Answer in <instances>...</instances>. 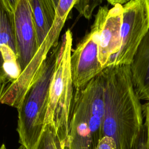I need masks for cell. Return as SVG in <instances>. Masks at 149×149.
<instances>
[{"instance_id":"6da1fadb","label":"cell","mask_w":149,"mask_h":149,"mask_svg":"<svg viewBox=\"0 0 149 149\" xmlns=\"http://www.w3.org/2000/svg\"><path fill=\"white\" fill-rule=\"evenodd\" d=\"M102 72V136L112 137L118 149H134L143 131L144 118L143 105L132 83L130 65H110Z\"/></svg>"},{"instance_id":"7a4b0ae2","label":"cell","mask_w":149,"mask_h":149,"mask_svg":"<svg viewBox=\"0 0 149 149\" xmlns=\"http://www.w3.org/2000/svg\"><path fill=\"white\" fill-rule=\"evenodd\" d=\"M104 81L102 70L74 89L65 149H95L102 137Z\"/></svg>"},{"instance_id":"3957f363","label":"cell","mask_w":149,"mask_h":149,"mask_svg":"<svg viewBox=\"0 0 149 149\" xmlns=\"http://www.w3.org/2000/svg\"><path fill=\"white\" fill-rule=\"evenodd\" d=\"M61 41L52 48L27 91L18 112L19 142L24 149H36L45 126L50 85Z\"/></svg>"},{"instance_id":"277c9868","label":"cell","mask_w":149,"mask_h":149,"mask_svg":"<svg viewBox=\"0 0 149 149\" xmlns=\"http://www.w3.org/2000/svg\"><path fill=\"white\" fill-rule=\"evenodd\" d=\"M73 36L68 29L61 41L55 69L52 76L45 125L52 123L62 143L68 136L69 124L74 88L71 77L70 59Z\"/></svg>"},{"instance_id":"5b68a950","label":"cell","mask_w":149,"mask_h":149,"mask_svg":"<svg viewBox=\"0 0 149 149\" xmlns=\"http://www.w3.org/2000/svg\"><path fill=\"white\" fill-rule=\"evenodd\" d=\"M149 30V10L146 0H131L123 5L121 47L108 62L110 65H130L141 40Z\"/></svg>"},{"instance_id":"8992f818","label":"cell","mask_w":149,"mask_h":149,"mask_svg":"<svg viewBox=\"0 0 149 149\" xmlns=\"http://www.w3.org/2000/svg\"><path fill=\"white\" fill-rule=\"evenodd\" d=\"M66 19L56 16L54 23L37 53L22 71L19 77L8 85L2 94L1 103L17 109L35 80L44 61L58 42V38Z\"/></svg>"},{"instance_id":"52a82bcc","label":"cell","mask_w":149,"mask_h":149,"mask_svg":"<svg viewBox=\"0 0 149 149\" xmlns=\"http://www.w3.org/2000/svg\"><path fill=\"white\" fill-rule=\"evenodd\" d=\"M98 31L92 25L90 31L72 50L70 68L74 89L83 87L104 69L98 60Z\"/></svg>"},{"instance_id":"ba28073f","label":"cell","mask_w":149,"mask_h":149,"mask_svg":"<svg viewBox=\"0 0 149 149\" xmlns=\"http://www.w3.org/2000/svg\"><path fill=\"white\" fill-rule=\"evenodd\" d=\"M123 5L116 4L110 9L100 6L93 24L98 31V60L104 68L121 47Z\"/></svg>"},{"instance_id":"9c48e42d","label":"cell","mask_w":149,"mask_h":149,"mask_svg":"<svg viewBox=\"0 0 149 149\" xmlns=\"http://www.w3.org/2000/svg\"><path fill=\"white\" fill-rule=\"evenodd\" d=\"M14 28L18 62L23 71L40 48L28 0H20L14 10Z\"/></svg>"},{"instance_id":"30bf717a","label":"cell","mask_w":149,"mask_h":149,"mask_svg":"<svg viewBox=\"0 0 149 149\" xmlns=\"http://www.w3.org/2000/svg\"><path fill=\"white\" fill-rule=\"evenodd\" d=\"M129 65L132 83L139 98L149 101V30Z\"/></svg>"},{"instance_id":"8fae6325","label":"cell","mask_w":149,"mask_h":149,"mask_svg":"<svg viewBox=\"0 0 149 149\" xmlns=\"http://www.w3.org/2000/svg\"><path fill=\"white\" fill-rule=\"evenodd\" d=\"M32 13L39 47L42 44L56 19V8L52 0H28Z\"/></svg>"},{"instance_id":"7c38bea8","label":"cell","mask_w":149,"mask_h":149,"mask_svg":"<svg viewBox=\"0 0 149 149\" xmlns=\"http://www.w3.org/2000/svg\"><path fill=\"white\" fill-rule=\"evenodd\" d=\"M4 44L9 45L17 54L14 28V11L8 0H0V48ZM4 82L8 83L3 71L0 52V83Z\"/></svg>"},{"instance_id":"4fadbf2b","label":"cell","mask_w":149,"mask_h":149,"mask_svg":"<svg viewBox=\"0 0 149 149\" xmlns=\"http://www.w3.org/2000/svg\"><path fill=\"white\" fill-rule=\"evenodd\" d=\"M65 144L61 142L54 125H45L44 130L36 149H64Z\"/></svg>"},{"instance_id":"5bb4252c","label":"cell","mask_w":149,"mask_h":149,"mask_svg":"<svg viewBox=\"0 0 149 149\" xmlns=\"http://www.w3.org/2000/svg\"><path fill=\"white\" fill-rule=\"evenodd\" d=\"M144 124L142 133L137 143V149H149V101L143 105Z\"/></svg>"},{"instance_id":"9a60e30c","label":"cell","mask_w":149,"mask_h":149,"mask_svg":"<svg viewBox=\"0 0 149 149\" xmlns=\"http://www.w3.org/2000/svg\"><path fill=\"white\" fill-rule=\"evenodd\" d=\"M103 0H77L74 6L78 12L87 19H90L94 9Z\"/></svg>"},{"instance_id":"2e32d148","label":"cell","mask_w":149,"mask_h":149,"mask_svg":"<svg viewBox=\"0 0 149 149\" xmlns=\"http://www.w3.org/2000/svg\"><path fill=\"white\" fill-rule=\"evenodd\" d=\"M77 0H59L56 9V16L61 19H66L69 13L74 7Z\"/></svg>"},{"instance_id":"e0dca14e","label":"cell","mask_w":149,"mask_h":149,"mask_svg":"<svg viewBox=\"0 0 149 149\" xmlns=\"http://www.w3.org/2000/svg\"><path fill=\"white\" fill-rule=\"evenodd\" d=\"M95 149H118L115 140L110 136H104L99 140Z\"/></svg>"},{"instance_id":"ac0fdd59","label":"cell","mask_w":149,"mask_h":149,"mask_svg":"<svg viewBox=\"0 0 149 149\" xmlns=\"http://www.w3.org/2000/svg\"><path fill=\"white\" fill-rule=\"evenodd\" d=\"M108 3L111 5L115 6L116 4H120V5H125V3H127L128 2L130 1L131 0H106Z\"/></svg>"},{"instance_id":"d6986e66","label":"cell","mask_w":149,"mask_h":149,"mask_svg":"<svg viewBox=\"0 0 149 149\" xmlns=\"http://www.w3.org/2000/svg\"><path fill=\"white\" fill-rule=\"evenodd\" d=\"M8 83L7 82H4V83H0V103H1V97L2 96V94H3V93L6 87V84H8Z\"/></svg>"},{"instance_id":"ffe728a7","label":"cell","mask_w":149,"mask_h":149,"mask_svg":"<svg viewBox=\"0 0 149 149\" xmlns=\"http://www.w3.org/2000/svg\"><path fill=\"white\" fill-rule=\"evenodd\" d=\"M19 1L20 0H8L10 7L13 10V11L15 10V8H16V5L18 3Z\"/></svg>"},{"instance_id":"44dd1931","label":"cell","mask_w":149,"mask_h":149,"mask_svg":"<svg viewBox=\"0 0 149 149\" xmlns=\"http://www.w3.org/2000/svg\"><path fill=\"white\" fill-rule=\"evenodd\" d=\"M52 1L53 2V3H54V5H55V8L56 9V7H57L58 4L59 0H52Z\"/></svg>"},{"instance_id":"7402d4cb","label":"cell","mask_w":149,"mask_h":149,"mask_svg":"<svg viewBox=\"0 0 149 149\" xmlns=\"http://www.w3.org/2000/svg\"><path fill=\"white\" fill-rule=\"evenodd\" d=\"M146 1H147V5H148V10H149V0H146Z\"/></svg>"},{"instance_id":"603a6c76","label":"cell","mask_w":149,"mask_h":149,"mask_svg":"<svg viewBox=\"0 0 149 149\" xmlns=\"http://www.w3.org/2000/svg\"><path fill=\"white\" fill-rule=\"evenodd\" d=\"M64 149H65V148H64Z\"/></svg>"}]
</instances>
